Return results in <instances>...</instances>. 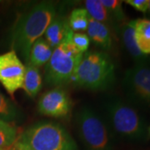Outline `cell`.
<instances>
[{
    "label": "cell",
    "instance_id": "6da1fadb",
    "mask_svg": "<svg viewBox=\"0 0 150 150\" xmlns=\"http://www.w3.org/2000/svg\"><path fill=\"white\" fill-rule=\"evenodd\" d=\"M55 13L54 4L43 2L22 14L17 20L12 32V48L25 64L28 63L33 44L43 36L55 18Z\"/></svg>",
    "mask_w": 150,
    "mask_h": 150
},
{
    "label": "cell",
    "instance_id": "7a4b0ae2",
    "mask_svg": "<svg viewBox=\"0 0 150 150\" xmlns=\"http://www.w3.org/2000/svg\"><path fill=\"white\" fill-rule=\"evenodd\" d=\"M103 119L111 134L128 140L148 137L144 118L131 103L118 97H110L103 103Z\"/></svg>",
    "mask_w": 150,
    "mask_h": 150
},
{
    "label": "cell",
    "instance_id": "3957f363",
    "mask_svg": "<svg viewBox=\"0 0 150 150\" xmlns=\"http://www.w3.org/2000/svg\"><path fill=\"white\" fill-rule=\"evenodd\" d=\"M71 81L79 88L92 91L106 90L115 81V68L112 59L105 52H86Z\"/></svg>",
    "mask_w": 150,
    "mask_h": 150
},
{
    "label": "cell",
    "instance_id": "277c9868",
    "mask_svg": "<svg viewBox=\"0 0 150 150\" xmlns=\"http://www.w3.org/2000/svg\"><path fill=\"white\" fill-rule=\"evenodd\" d=\"M17 140L33 150H77L67 130L53 122L33 125L19 134Z\"/></svg>",
    "mask_w": 150,
    "mask_h": 150
},
{
    "label": "cell",
    "instance_id": "5b68a950",
    "mask_svg": "<svg viewBox=\"0 0 150 150\" xmlns=\"http://www.w3.org/2000/svg\"><path fill=\"white\" fill-rule=\"evenodd\" d=\"M70 33L64 41L54 48L45 67V82L49 86H61L69 83L83 54L72 43Z\"/></svg>",
    "mask_w": 150,
    "mask_h": 150
},
{
    "label": "cell",
    "instance_id": "8992f818",
    "mask_svg": "<svg viewBox=\"0 0 150 150\" xmlns=\"http://www.w3.org/2000/svg\"><path fill=\"white\" fill-rule=\"evenodd\" d=\"M76 126L88 149L110 150L111 133L103 118L91 108H80L76 114Z\"/></svg>",
    "mask_w": 150,
    "mask_h": 150
},
{
    "label": "cell",
    "instance_id": "52a82bcc",
    "mask_svg": "<svg viewBox=\"0 0 150 150\" xmlns=\"http://www.w3.org/2000/svg\"><path fill=\"white\" fill-rule=\"evenodd\" d=\"M123 87L130 102L150 108V67L147 63L136 64L127 70Z\"/></svg>",
    "mask_w": 150,
    "mask_h": 150
},
{
    "label": "cell",
    "instance_id": "ba28073f",
    "mask_svg": "<svg viewBox=\"0 0 150 150\" xmlns=\"http://www.w3.org/2000/svg\"><path fill=\"white\" fill-rule=\"evenodd\" d=\"M25 65L13 51L0 54V83L11 96L23 88Z\"/></svg>",
    "mask_w": 150,
    "mask_h": 150
},
{
    "label": "cell",
    "instance_id": "9c48e42d",
    "mask_svg": "<svg viewBox=\"0 0 150 150\" xmlns=\"http://www.w3.org/2000/svg\"><path fill=\"white\" fill-rule=\"evenodd\" d=\"M38 108L40 113L53 118H64L69 114L72 101L62 88H56L46 92L40 98Z\"/></svg>",
    "mask_w": 150,
    "mask_h": 150
},
{
    "label": "cell",
    "instance_id": "30bf717a",
    "mask_svg": "<svg viewBox=\"0 0 150 150\" xmlns=\"http://www.w3.org/2000/svg\"><path fill=\"white\" fill-rule=\"evenodd\" d=\"M72 32L65 18L62 17L54 18L44 33V39L54 49L63 43Z\"/></svg>",
    "mask_w": 150,
    "mask_h": 150
},
{
    "label": "cell",
    "instance_id": "8fae6325",
    "mask_svg": "<svg viewBox=\"0 0 150 150\" xmlns=\"http://www.w3.org/2000/svg\"><path fill=\"white\" fill-rule=\"evenodd\" d=\"M119 33L123 41V46L128 51L131 58L134 60L135 64L146 63L147 56L141 53L137 45L134 35V29L131 23H122V25L119 28Z\"/></svg>",
    "mask_w": 150,
    "mask_h": 150
},
{
    "label": "cell",
    "instance_id": "7c38bea8",
    "mask_svg": "<svg viewBox=\"0 0 150 150\" xmlns=\"http://www.w3.org/2000/svg\"><path fill=\"white\" fill-rule=\"evenodd\" d=\"M88 37L97 46L103 49H109L112 46L111 33L106 24L95 21L89 18L88 25Z\"/></svg>",
    "mask_w": 150,
    "mask_h": 150
},
{
    "label": "cell",
    "instance_id": "4fadbf2b",
    "mask_svg": "<svg viewBox=\"0 0 150 150\" xmlns=\"http://www.w3.org/2000/svg\"><path fill=\"white\" fill-rule=\"evenodd\" d=\"M134 29L137 45L144 55L150 54V19L138 18L130 21Z\"/></svg>",
    "mask_w": 150,
    "mask_h": 150
},
{
    "label": "cell",
    "instance_id": "5bb4252c",
    "mask_svg": "<svg viewBox=\"0 0 150 150\" xmlns=\"http://www.w3.org/2000/svg\"><path fill=\"white\" fill-rule=\"evenodd\" d=\"M53 51L54 49L50 47L47 41L43 38H39L33 44L28 63L37 68L46 65L52 56Z\"/></svg>",
    "mask_w": 150,
    "mask_h": 150
},
{
    "label": "cell",
    "instance_id": "9a60e30c",
    "mask_svg": "<svg viewBox=\"0 0 150 150\" xmlns=\"http://www.w3.org/2000/svg\"><path fill=\"white\" fill-rule=\"evenodd\" d=\"M42 87V77L38 68L28 63L25 66L23 88L31 98L37 96Z\"/></svg>",
    "mask_w": 150,
    "mask_h": 150
},
{
    "label": "cell",
    "instance_id": "2e32d148",
    "mask_svg": "<svg viewBox=\"0 0 150 150\" xmlns=\"http://www.w3.org/2000/svg\"><path fill=\"white\" fill-rule=\"evenodd\" d=\"M21 118L20 110L0 92V120L13 124Z\"/></svg>",
    "mask_w": 150,
    "mask_h": 150
},
{
    "label": "cell",
    "instance_id": "e0dca14e",
    "mask_svg": "<svg viewBox=\"0 0 150 150\" xmlns=\"http://www.w3.org/2000/svg\"><path fill=\"white\" fill-rule=\"evenodd\" d=\"M86 10L89 17L95 21L103 23L107 25L111 23V17L101 0H87L85 1Z\"/></svg>",
    "mask_w": 150,
    "mask_h": 150
},
{
    "label": "cell",
    "instance_id": "ac0fdd59",
    "mask_svg": "<svg viewBox=\"0 0 150 150\" xmlns=\"http://www.w3.org/2000/svg\"><path fill=\"white\" fill-rule=\"evenodd\" d=\"M18 137L17 128L11 124L0 120V150H8Z\"/></svg>",
    "mask_w": 150,
    "mask_h": 150
},
{
    "label": "cell",
    "instance_id": "d6986e66",
    "mask_svg": "<svg viewBox=\"0 0 150 150\" xmlns=\"http://www.w3.org/2000/svg\"><path fill=\"white\" fill-rule=\"evenodd\" d=\"M89 15L85 8H75L69 18V26L74 33L84 32L88 28Z\"/></svg>",
    "mask_w": 150,
    "mask_h": 150
},
{
    "label": "cell",
    "instance_id": "ffe728a7",
    "mask_svg": "<svg viewBox=\"0 0 150 150\" xmlns=\"http://www.w3.org/2000/svg\"><path fill=\"white\" fill-rule=\"evenodd\" d=\"M103 6L106 8L111 18L116 21L123 22L126 19V15L123 10L122 1L119 0H101Z\"/></svg>",
    "mask_w": 150,
    "mask_h": 150
},
{
    "label": "cell",
    "instance_id": "44dd1931",
    "mask_svg": "<svg viewBox=\"0 0 150 150\" xmlns=\"http://www.w3.org/2000/svg\"><path fill=\"white\" fill-rule=\"evenodd\" d=\"M72 43L80 53L85 54L90 45V39L83 33H74L72 35Z\"/></svg>",
    "mask_w": 150,
    "mask_h": 150
},
{
    "label": "cell",
    "instance_id": "7402d4cb",
    "mask_svg": "<svg viewBox=\"0 0 150 150\" xmlns=\"http://www.w3.org/2000/svg\"><path fill=\"white\" fill-rule=\"evenodd\" d=\"M124 3L132 6L136 10L145 13L148 12V9H149V0H126L124 1Z\"/></svg>",
    "mask_w": 150,
    "mask_h": 150
},
{
    "label": "cell",
    "instance_id": "603a6c76",
    "mask_svg": "<svg viewBox=\"0 0 150 150\" xmlns=\"http://www.w3.org/2000/svg\"><path fill=\"white\" fill-rule=\"evenodd\" d=\"M8 150H33L30 148H28V146L24 145L23 144L20 143L19 141L16 140V142L14 143V144Z\"/></svg>",
    "mask_w": 150,
    "mask_h": 150
},
{
    "label": "cell",
    "instance_id": "cb8c5ba5",
    "mask_svg": "<svg viewBox=\"0 0 150 150\" xmlns=\"http://www.w3.org/2000/svg\"><path fill=\"white\" fill-rule=\"evenodd\" d=\"M148 137H150V126L148 127Z\"/></svg>",
    "mask_w": 150,
    "mask_h": 150
},
{
    "label": "cell",
    "instance_id": "d4e9b609",
    "mask_svg": "<svg viewBox=\"0 0 150 150\" xmlns=\"http://www.w3.org/2000/svg\"><path fill=\"white\" fill-rule=\"evenodd\" d=\"M147 13H149L150 14V0H149V9H148V12Z\"/></svg>",
    "mask_w": 150,
    "mask_h": 150
}]
</instances>
